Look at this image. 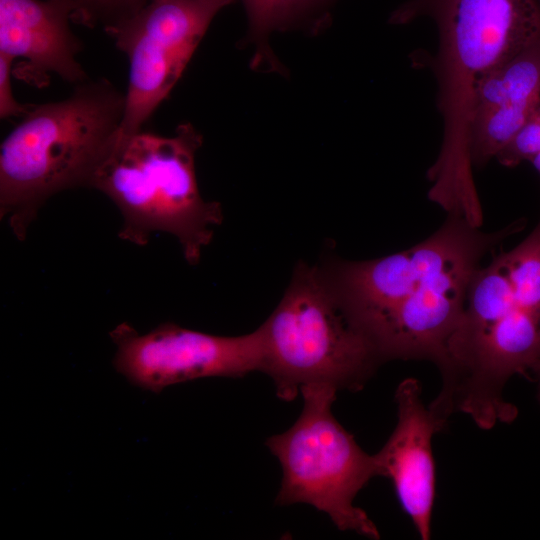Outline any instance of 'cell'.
I'll list each match as a JSON object with an SVG mask.
<instances>
[{
  "mask_svg": "<svg viewBox=\"0 0 540 540\" xmlns=\"http://www.w3.org/2000/svg\"><path fill=\"white\" fill-rule=\"evenodd\" d=\"M124 112L125 91L106 78H88L64 99L31 104L0 147V219L19 241L52 196L90 188Z\"/></svg>",
  "mask_w": 540,
  "mask_h": 540,
  "instance_id": "cell-1",
  "label": "cell"
},
{
  "mask_svg": "<svg viewBox=\"0 0 540 540\" xmlns=\"http://www.w3.org/2000/svg\"><path fill=\"white\" fill-rule=\"evenodd\" d=\"M202 140L190 123L178 125L171 136L143 129L118 135L90 188L119 209L121 240L145 246L153 233H169L190 265L199 262L223 221L221 204L205 201L198 188L195 157Z\"/></svg>",
  "mask_w": 540,
  "mask_h": 540,
  "instance_id": "cell-2",
  "label": "cell"
},
{
  "mask_svg": "<svg viewBox=\"0 0 540 540\" xmlns=\"http://www.w3.org/2000/svg\"><path fill=\"white\" fill-rule=\"evenodd\" d=\"M430 18L438 31L433 60L443 141L433 169L446 178L465 175L466 129L474 91L491 72L540 38L537 0H408L392 24Z\"/></svg>",
  "mask_w": 540,
  "mask_h": 540,
  "instance_id": "cell-3",
  "label": "cell"
},
{
  "mask_svg": "<svg viewBox=\"0 0 540 540\" xmlns=\"http://www.w3.org/2000/svg\"><path fill=\"white\" fill-rule=\"evenodd\" d=\"M257 330L260 371L284 401L314 384L359 391L384 362L317 265L298 263L282 299Z\"/></svg>",
  "mask_w": 540,
  "mask_h": 540,
  "instance_id": "cell-4",
  "label": "cell"
},
{
  "mask_svg": "<svg viewBox=\"0 0 540 540\" xmlns=\"http://www.w3.org/2000/svg\"><path fill=\"white\" fill-rule=\"evenodd\" d=\"M337 392L327 385L302 387L298 419L266 440L283 472L276 504L311 505L327 514L339 530L379 539L371 518L354 505L357 494L380 476L378 463L375 454L366 453L333 415Z\"/></svg>",
  "mask_w": 540,
  "mask_h": 540,
  "instance_id": "cell-5",
  "label": "cell"
},
{
  "mask_svg": "<svg viewBox=\"0 0 540 540\" xmlns=\"http://www.w3.org/2000/svg\"><path fill=\"white\" fill-rule=\"evenodd\" d=\"M235 0H150L104 31L128 59L119 135L143 129L182 76L214 17Z\"/></svg>",
  "mask_w": 540,
  "mask_h": 540,
  "instance_id": "cell-6",
  "label": "cell"
},
{
  "mask_svg": "<svg viewBox=\"0 0 540 540\" xmlns=\"http://www.w3.org/2000/svg\"><path fill=\"white\" fill-rule=\"evenodd\" d=\"M110 337L116 346L115 370L132 385L153 393L199 378H239L260 371L257 329L239 336H220L166 322L139 334L124 322Z\"/></svg>",
  "mask_w": 540,
  "mask_h": 540,
  "instance_id": "cell-7",
  "label": "cell"
},
{
  "mask_svg": "<svg viewBox=\"0 0 540 540\" xmlns=\"http://www.w3.org/2000/svg\"><path fill=\"white\" fill-rule=\"evenodd\" d=\"M395 402L396 426L375 454L379 474L391 480L420 539L429 540L436 494L432 440L448 422L423 403L421 385L415 378L398 384Z\"/></svg>",
  "mask_w": 540,
  "mask_h": 540,
  "instance_id": "cell-8",
  "label": "cell"
},
{
  "mask_svg": "<svg viewBox=\"0 0 540 540\" xmlns=\"http://www.w3.org/2000/svg\"><path fill=\"white\" fill-rule=\"evenodd\" d=\"M70 23L65 0H0V55L20 59L13 77L37 88L47 86L51 74L73 86L90 78Z\"/></svg>",
  "mask_w": 540,
  "mask_h": 540,
  "instance_id": "cell-9",
  "label": "cell"
},
{
  "mask_svg": "<svg viewBox=\"0 0 540 540\" xmlns=\"http://www.w3.org/2000/svg\"><path fill=\"white\" fill-rule=\"evenodd\" d=\"M540 108V38L476 87L466 129L472 168L496 158Z\"/></svg>",
  "mask_w": 540,
  "mask_h": 540,
  "instance_id": "cell-10",
  "label": "cell"
},
{
  "mask_svg": "<svg viewBox=\"0 0 540 540\" xmlns=\"http://www.w3.org/2000/svg\"><path fill=\"white\" fill-rule=\"evenodd\" d=\"M249 19L250 31L258 43L259 63L270 57L266 39L274 30L307 18L315 17L330 0H242Z\"/></svg>",
  "mask_w": 540,
  "mask_h": 540,
  "instance_id": "cell-11",
  "label": "cell"
},
{
  "mask_svg": "<svg viewBox=\"0 0 540 540\" xmlns=\"http://www.w3.org/2000/svg\"><path fill=\"white\" fill-rule=\"evenodd\" d=\"M73 23L103 30L133 15L150 0H65Z\"/></svg>",
  "mask_w": 540,
  "mask_h": 540,
  "instance_id": "cell-12",
  "label": "cell"
},
{
  "mask_svg": "<svg viewBox=\"0 0 540 540\" xmlns=\"http://www.w3.org/2000/svg\"><path fill=\"white\" fill-rule=\"evenodd\" d=\"M13 61L0 55V118L22 117L31 104L19 102L13 93Z\"/></svg>",
  "mask_w": 540,
  "mask_h": 540,
  "instance_id": "cell-13",
  "label": "cell"
},
{
  "mask_svg": "<svg viewBox=\"0 0 540 540\" xmlns=\"http://www.w3.org/2000/svg\"><path fill=\"white\" fill-rule=\"evenodd\" d=\"M532 373L534 374L536 382H537V400L540 404V362L533 369Z\"/></svg>",
  "mask_w": 540,
  "mask_h": 540,
  "instance_id": "cell-14",
  "label": "cell"
},
{
  "mask_svg": "<svg viewBox=\"0 0 540 540\" xmlns=\"http://www.w3.org/2000/svg\"><path fill=\"white\" fill-rule=\"evenodd\" d=\"M530 162L532 163V165L534 166V168L536 169V171L538 172L540 176V142H539L538 150L536 154L532 157Z\"/></svg>",
  "mask_w": 540,
  "mask_h": 540,
  "instance_id": "cell-15",
  "label": "cell"
},
{
  "mask_svg": "<svg viewBox=\"0 0 540 540\" xmlns=\"http://www.w3.org/2000/svg\"><path fill=\"white\" fill-rule=\"evenodd\" d=\"M540 3V0H537Z\"/></svg>",
  "mask_w": 540,
  "mask_h": 540,
  "instance_id": "cell-16",
  "label": "cell"
}]
</instances>
